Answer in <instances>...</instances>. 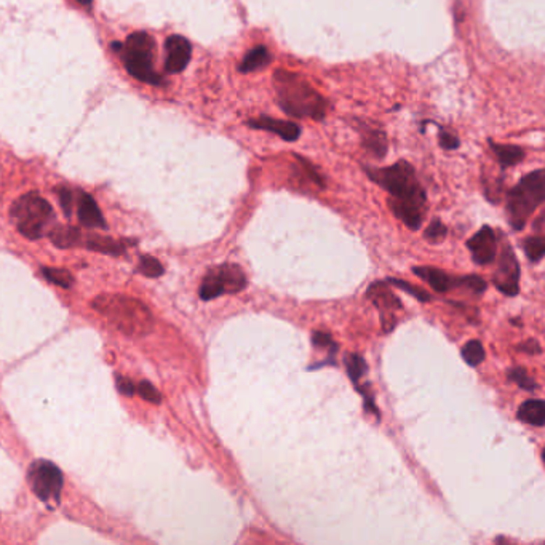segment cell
Here are the masks:
<instances>
[{"label": "cell", "mask_w": 545, "mask_h": 545, "mask_svg": "<svg viewBox=\"0 0 545 545\" xmlns=\"http://www.w3.org/2000/svg\"><path fill=\"white\" fill-rule=\"evenodd\" d=\"M461 286H464L465 290L474 291L475 295H483L486 290V281L478 275H465L461 277Z\"/></svg>", "instance_id": "4dcf8cb0"}, {"label": "cell", "mask_w": 545, "mask_h": 545, "mask_svg": "<svg viewBox=\"0 0 545 545\" xmlns=\"http://www.w3.org/2000/svg\"><path fill=\"white\" fill-rule=\"evenodd\" d=\"M30 490L40 501H58L63 490V474L53 462L35 461L28 472Z\"/></svg>", "instance_id": "ba28073f"}, {"label": "cell", "mask_w": 545, "mask_h": 545, "mask_svg": "<svg viewBox=\"0 0 545 545\" xmlns=\"http://www.w3.org/2000/svg\"><path fill=\"white\" fill-rule=\"evenodd\" d=\"M521 351H526L528 353H534V355H536V353H541V346H539L536 341H528L524 346H521Z\"/></svg>", "instance_id": "d590c367"}, {"label": "cell", "mask_w": 545, "mask_h": 545, "mask_svg": "<svg viewBox=\"0 0 545 545\" xmlns=\"http://www.w3.org/2000/svg\"><path fill=\"white\" fill-rule=\"evenodd\" d=\"M270 61L272 56L269 53V50H267V47H264V45H259V47L250 50L248 53L245 55V58L241 59V63L239 66V71L243 72V74H246V72L259 71L262 68H266Z\"/></svg>", "instance_id": "ac0fdd59"}, {"label": "cell", "mask_w": 545, "mask_h": 545, "mask_svg": "<svg viewBox=\"0 0 545 545\" xmlns=\"http://www.w3.org/2000/svg\"><path fill=\"white\" fill-rule=\"evenodd\" d=\"M362 142L363 149H367V152L373 154V157L382 158L387 152V140H385V133L379 128H363L362 130Z\"/></svg>", "instance_id": "2e32d148"}, {"label": "cell", "mask_w": 545, "mask_h": 545, "mask_svg": "<svg viewBox=\"0 0 545 545\" xmlns=\"http://www.w3.org/2000/svg\"><path fill=\"white\" fill-rule=\"evenodd\" d=\"M364 173L390 194L389 207L392 213L411 230H418L424 219L425 192L416 178L414 168L400 160L385 168L364 167Z\"/></svg>", "instance_id": "6da1fadb"}, {"label": "cell", "mask_w": 545, "mask_h": 545, "mask_svg": "<svg viewBox=\"0 0 545 545\" xmlns=\"http://www.w3.org/2000/svg\"><path fill=\"white\" fill-rule=\"evenodd\" d=\"M467 248L470 250L472 259H474L477 264H491L497 253V240L492 229L488 228V225L481 228L474 237L467 241Z\"/></svg>", "instance_id": "30bf717a"}, {"label": "cell", "mask_w": 545, "mask_h": 545, "mask_svg": "<svg viewBox=\"0 0 545 545\" xmlns=\"http://www.w3.org/2000/svg\"><path fill=\"white\" fill-rule=\"evenodd\" d=\"M10 216L19 234L26 239L37 240L44 235L45 229L53 223L55 213L51 205L35 192L26 194L10 208Z\"/></svg>", "instance_id": "5b68a950"}, {"label": "cell", "mask_w": 545, "mask_h": 545, "mask_svg": "<svg viewBox=\"0 0 545 545\" xmlns=\"http://www.w3.org/2000/svg\"><path fill=\"white\" fill-rule=\"evenodd\" d=\"M490 142H491L490 146H491L492 151H495L499 163H501L504 168L513 167V165H517L518 162L523 160L524 152H523L521 147L510 146V144H497V142H492V141H490Z\"/></svg>", "instance_id": "ffe728a7"}, {"label": "cell", "mask_w": 545, "mask_h": 545, "mask_svg": "<svg viewBox=\"0 0 545 545\" xmlns=\"http://www.w3.org/2000/svg\"><path fill=\"white\" fill-rule=\"evenodd\" d=\"M387 284H390V285H395V286H398V288H402L403 291L409 293L411 296L418 297V299H419V301H423V302H425V301H429V299H430V295H429V293H425L424 290H421V288H418V286H414V285L408 284V281H403V280H392V279H389V280H387Z\"/></svg>", "instance_id": "f1b7e54d"}, {"label": "cell", "mask_w": 545, "mask_h": 545, "mask_svg": "<svg viewBox=\"0 0 545 545\" xmlns=\"http://www.w3.org/2000/svg\"><path fill=\"white\" fill-rule=\"evenodd\" d=\"M50 240L53 241L55 246L58 248H72L80 243V230L75 228H69V225H56L55 229L50 230Z\"/></svg>", "instance_id": "d6986e66"}, {"label": "cell", "mask_w": 545, "mask_h": 545, "mask_svg": "<svg viewBox=\"0 0 545 545\" xmlns=\"http://www.w3.org/2000/svg\"><path fill=\"white\" fill-rule=\"evenodd\" d=\"M58 195H59V203H61V207H63L64 213L71 216L72 207H74V203H75V194L72 192L71 189L63 187V189L58 190Z\"/></svg>", "instance_id": "1f68e13d"}, {"label": "cell", "mask_w": 545, "mask_h": 545, "mask_svg": "<svg viewBox=\"0 0 545 545\" xmlns=\"http://www.w3.org/2000/svg\"><path fill=\"white\" fill-rule=\"evenodd\" d=\"M367 296L374 302V306L382 312V320L387 315L394 317V312L402 308L398 297L387 288V281H378V284H373L369 286Z\"/></svg>", "instance_id": "5bb4252c"}, {"label": "cell", "mask_w": 545, "mask_h": 545, "mask_svg": "<svg viewBox=\"0 0 545 545\" xmlns=\"http://www.w3.org/2000/svg\"><path fill=\"white\" fill-rule=\"evenodd\" d=\"M274 86L279 106L288 116L313 120H322L326 116L328 101L312 89L304 77L279 69L274 74Z\"/></svg>", "instance_id": "7a4b0ae2"}, {"label": "cell", "mask_w": 545, "mask_h": 545, "mask_svg": "<svg viewBox=\"0 0 545 545\" xmlns=\"http://www.w3.org/2000/svg\"><path fill=\"white\" fill-rule=\"evenodd\" d=\"M413 272L438 293L450 291L452 286H461V277L459 279H452L446 272L434 269V267H414Z\"/></svg>", "instance_id": "9a60e30c"}, {"label": "cell", "mask_w": 545, "mask_h": 545, "mask_svg": "<svg viewBox=\"0 0 545 545\" xmlns=\"http://www.w3.org/2000/svg\"><path fill=\"white\" fill-rule=\"evenodd\" d=\"M138 270L149 277V279H157V277H160L163 272H165L160 261L152 258V256H142L140 259V264H138Z\"/></svg>", "instance_id": "d4e9b609"}, {"label": "cell", "mask_w": 545, "mask_h": 545, "mask_svg": "<svg viewBox=\"0 0 545 545\" xmlns=\"http://www.w3.org/2000/svg\"><path fill=\"white\" fill-rule=\"evenodd\" d=\"M248 125L255 130H266L279 135L285 141H296L301 136V128L296 123L288 120H275L272 117L262 116L259 119L250 120Z\"/></svg>", "instance_id": "4fadbf2b"}, {"label": "cell", "mask_w": 545, "mask_h": 545, "mask_svg": "<svg viewBox=\"0 0 545 545\" xmlns=\"http://www.w3.org/2000/svg\"><path fill=\"white\" fill-rule=\"evenodd\" d=\"M524 253L528 259L533 262H539L545 255V240L544 237H528L524 240Z\"/></svg>", "instance_id": "cb8c5ba5"}, {"label": "cell", "mask_w": 545, "mask_h": 545, "mask_svg": "<svg viewBox=\"0 0 545 545\" xmlns=\"http://www.w3.org/2000/svg\"><path fill=\"white\" fill-rule=\"evenodd\" d=\"M86 246L90 250L98 251V253H106V255H122L125 251V246H123L120 241H116L109 237H98V235H90L86 237Z\"/></svg>", "instance_id": "44dd1931"}, {"label": "cell", "mask_w": 545, "mask_h": 545, "mask_svg": "<svg viewBox=\"0 0 545 545\" xmlns=\"http://www.w3.org/2000/svg\"><path fill=\"white\" fill-rule=\"evenodd\" d=\"M462 358L470 367H478L485 360V349H483L480 341H469L462 347Z\"/></svg>", "instance_id": "603a6c76"}, {"label": "cell", "mask_w": 545, "mask_h": 545, "mask_svg": "<svg viewBox=\"0 0 545 545\" xmlns=\"http://www.w3.org/2000/svg\"><path fill=\"white\" fill-rule=\"evenodd\" d=\"M517 418L521 423L542 427L545 424V405L542 400H528L517 411Z\"/></svg>", "instance_id": "e0dca14e"}, {"label": "cell", "mask_w": 545, "mask_h": 545, "mask_svg": "<svg viewBox=\"0 0 545 545\" xmlns=\"http://www.w3.org/2000/svg\"><path fill=\"white\" fill-rule=\"evenodd\" d=\"M165 69L169 74H178V72L186 69L190 61V55H192V47H190V42L186 37H183V35L168 37L165 42Z\"/></svg>", "instance_id": "8fae6325"}, {"label": "cell", "mask_w": 545, "mask_h": 545, "mask_svg": "<svg viewBox=\"0 0 545 545\" xmlns=\"http://www.w3.org/2000/svg\"><path fill=\"white\" fill-rule=\"evenodd\" d=\"M91 306L128 336L141 338L152 331L154 318L141 301L122 295H101Z\"/></svg>", "instance_id": "3957f363"}, {"label": "cell", "mask_w": 545, "mask_h": 545, "mask_svg": "<svg viewBox=\"0 0 545 545\" xmlns=\"http://www.w3.org/2000/svg\"><path fill=\"white\" fill-rule=\"evenodd\" d=\"M440 144L441 147L450 151V149L459 147V140H457L456 135H451V133L443 130V128H440Z\"/></svg>", "instance_id": "836d02e7"}, {"label": "cell", "mask_w": 545, "mask_h": 545, "mask_svg": "<svg viewBox=\"0 0 545 545\" xmlns=\"http://www.w3.org/2000/svg\"><path fill=\"white\" fill-rule=\"evenodd\" d=\"M508 379L510 380H513V382L515 384H518L520 385L521 389H526V390H536L537 389V384H536V380H534L533 378H529L528 376V373H526V369L524 368H513V369H510V371H508Z\"/></svg>", "instance_id": "4316f807"}, {"label": "cell", "mask_w": 545, "mask_h": 545, "mask_svg": "<svg viewBox=\"0 0 545 545\" xmlns=\"http://www.w3.org/2000/svg\"><path fill=\"white\" fill-rule=\"evenodd\" d=\"M75 203H77V216H79L82 225H85V228H98V229L107 228L106 219L102 218L100 207H98V203L95 202V198L91 197V195L79 190L75 195Z\"/></svg>", "instance_id": "7c38bea8"}, {"label": "cell", "mask_w": 545, "mask_h": 545, "mask_svg": "<svg viewBox=\"0 0 545 545\" xmlns=\"http://www.w3.org/2000/svg\"><path fill=\"white\" fill-rule=\"evenodd\" d=\"M492 284L507 296H517L520 291V264L508 243L502 246Z\"/></svg>", "instance_id": "9c48e42d"}, {"label": "cell", "mask_w": 545, "mask_h": 545, "mask_svg": "<svg viewBox=\"0 0 545 545\" xmlns=\"http://www.w3.org/2000/svg\"><path fill=\"white\" fill-rule=\"evenodd\" d=\"M136 392L141 395V397L146 400V402H151V403H160L162 402V397H160V392L154 387V385L149 382V380H142L136 385Z\"/></svg>", "instance_id": "83f0119b"}, {"label": "cell", "mask_w": 545, "mask_h": 545, "mask_svg": "<svg viewBox=\"0 0 545 545\" xmlns=\"http://www.w3.org/2000/svg\"><path fill=\"white\" fill-rule=\"evenodd\" d=\"M246 286V277L237 264H223L208 270L200 285V297L203 301L214 299L228 293H239Z\"/></svg>", "instance_id": "52a82bcc"}, {"label": "cell", "mask_w": 545, "mask_h": 545, "mask_svg": "<svg viewBox=\"0 0 545 545\" xmlns=\"http://www.w3.org/2000/svg\"><path fill=\"white\" fill-rule=\"evenodd\" d=\"M545 197L544 169H536L524 176L507 195L508 221L515 230H521L529 216L541 207Z\"/></svg>", "instance_id": "277c9868"}, {"label": "cell", "mask_w": 545, "mask_h": 545, "mask_svg": "<svg viewBox=\"0 0 545 545\" xmlns=\"http://www.w3.org/2000/svg\"><path fill=\"white\" fill-rule=\"evenodd\" d=\"M346 368L352 382H357V380L367 373V363H364V360L357 355V353H351V355L346 358Z\"/></svg>", "instance_id": "484cf974"}, {"label": "cell", "mask_w": 545, "mask_h": 545, "mask_svg": "<svg viewBox=\"0 0 545 545\" xmlns=\"http://www.w3.org/2000/svg\"><path fill=\"white\" fill-rule=\"evenodd\" d=\"M75 2H79L80 5H84V7H90L93 0H75Z\"/></svg>", "instance_id": "8d00e7d4"}, {"label": "cell", "mask_w": 545, "mask_h": 545, "mask_svg": "<svg viewBox=\"0 0 545 545\" xmlns=\"http://www.w3.org/2000/svg\"><path fill=\"white\" fill-rule=\"evenodd\" d=\"M116 384H117V387H119V390L120 392L123 394V395H135V392H136V385L131 382L130 379H127V378H123V376H117L116 378Z\"/></svg>", "instance_id": "e575fe53"}, {"label": "cell", "mask_w": 545, "mask_h": 545, "mask_svg": "<svg viewBox=\"0 0 545 545\" xmlns=\"http://www.w3.org/2000/svg\"><path fill=\"white\" fill-rule=\"evenodd\" d=\"M122 59L128 74L151 85L162 84V77L154 69L156 42L146 33H135L122 45Z\"/></svg>", "instance_id": "8992f818"}, {"label": "cell", "mask_w": 545, "mask_h": 545, "mask_svg": "<svg viewBox=\"0 0 545 545\" xmlns=\"http://www.w3.org/2000/svg\"><path fill=\"white\" fill-rule=\"evenodd\" d=\"M42 274L45 279L51 284L63 286V288H71L74 285V277H72L71 272L64 269H56V267H44Z\"/></svg>", "instance_id": "7402d4cb"}, {"label": "cell", "mask_w": 545, "mask_h": 545, "mask_svg": "<svg viewBox=\"0 0 545 545\" xmlns=\"http://www.w3.org/2000/svg\"><path fill=\"white\" fill-rule=\"evenodd\" d=\"M312 342H313V346H317V347H325V349L336 347V346H334V342H333L331 334L323 333V331H315V333H313L312 334Z\"/></svg>", "instance_id": "d6a6232c"}, {"label": "cell", "mask_w": 545, "mask_h": 545, "mask_svg": "<svg viewBox=\"0 0 545 545\" xmlns=\"http://www.w3.org/2000/svg\"><path fill=\"white\" fill-rule=\"evenodd\" d=\"M446 225L443 223H440L438 219L432 221V224L425 230V239L432 241V243H438V241L443 240L446 237Z\"/></svg>", "instance_id": "f546056e"}]
</instances>
